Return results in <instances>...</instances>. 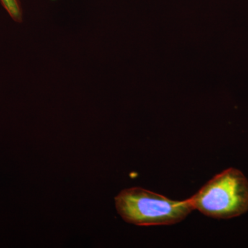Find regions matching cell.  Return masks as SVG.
<instances>
[{"mask_svg": "<svg viewBox=\"0 0 248 248\" xmlns=\"http://www.w3.org/2000/svg\"><path fill=\"white\" fill-rule=\"evenodd\" d=\"M115 201L116 210L124 221L140 226L176 224L194 210L189 199L170 200L140 187L121 191Z\"/></svg>", "mask_w": 248, "mask_h": 248, "instance_id": "1", "label": "cell"}, {"mask_svg": "<svg viewBox=\"0 0 248 248\" xmlns=\"http://www.w3.org/2000/svg\"><path fill=\"white\" fill-rule=\"evenodd\" d=\"M194 210L217 219H230L248 211V180L230 168L208 181L189 199Z\"/></svg>", "mask_w": 248, "mask_h": 248, "instance_id": "2", "label": "cell"}, {"mask_svg": "<svg viewBox=\"0 0 248 248\" xmlns=\"http://www.w3.org/2000/svg\"><path fill=\"white\" fill-rule=\"evenodd\" d=\"M4 9L16 22H22V11L19 0H0Z\"/></svg>", "mask_w": 248, "mask_h": 248, "instance_id": "3", "label": "cell"}]
</instances>
